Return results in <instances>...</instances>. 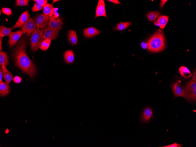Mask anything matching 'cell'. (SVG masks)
<instances>
[{"label": "cell", "instance_id": "24", "mask_svg": "<svg viewBox=\"0 0 196 147\" xmlns=\"http://www.w3.org/2000/svg\"><path fill=\"white\" fill-rule=\"evenodd\" d=\"M52 40V39H44L40 47L41 50L44 51L47 50L50 45Z\"/></svg>", "mask_w": 196, "mask_h": 147}, {"label": "cell", "instance_id": "7", "mask_svg": "<svg viewBox=\"0 0 196 147\" xmlns=\"http://www.w3.org/2000/svg\"><path fill=\"white\" fill-rule=\"evenodd\" d=\"M36 28L37 27L35 19L30 17L24 24L21 27V31L24 34L27 33L28 36H30Z\"/></svg>", "mask_w": 196, "mask_h": 147}, {"label": "cell", "instance_id": "33", "mask_svg": "<svg viewBox=\"0 0 196 147\" xmlns=\"http://www.w3.org/2000/svg\"><path fill=\"white\" fill-rule=\"evenodd\" d=\"M161 147H182V146L181 145L175 142L173 144L170 145L168 146H160Z\"/></svg>", "mask_w": 196, "mask_h": 147}, {"label": "cell", "instance_id": "12", "mask_svg": "<svg viewBox=\"0 0 196 147\" xmlns=\"http://www.w3.org/2000/svg\"><path fill=\"white\" fill-rule=\"evenodd\" d=\"M100 16H103L107 18L104 0L99 1L96 10L95 18Z\"/></svg>", "mask_w": 196, "mask_h": 147}, {"label": "cell", "instance_id": "15", "mask_svg": "<svg viewBox=\"0 0 196 147\" xmlns=\"http://www.w3.org/2000/svg\"><path fill=\"white\" fill-rule=\"evenodd\" d=\"M3 77L6 83L9 84L13 79V76L10 72L8 70L6 66H2Z\"/></svg>", "mask_w": 196, "mask_h": 147}, {"label": "cell", "instance_id": "5", "mask_svg": "<svg viewBox=\"0 0 196 147\" xmlns=\"http://www.w3.org/2000/svg\"><path fill=\"white\" fill-rule=\"evenodd\" d=\"M171 88L175 97H182L187 100L190 101L185 90L181 88L180 83L177 80L172 85Z\"/></svg>", "mask_w": 196, "mask_h": 147}, {"label": "cell", "instance_id": "30", "mask_svg": "<svg viewBox=\"0 0 196 147\" xmlns=\"http://www.w3.org/2000/svg\"><path fill=\"white\" fill-rule=\"evenodd\" d=\"M2 11L3 13L8 16H10L12 14L11 10L8 8H3L2 9Z\"/></svg>", "mask_w": 196, "mask_h": 147}, {"label": "cell", "instance_id": "4", "mask_svg": "<svg viewBox=\"0 0 196 147\" xmlns=\"http://www.w3.org/2000/svg\"><path fill=\"white\" fill-rule=\"evenodd\" d=\"M186 91L190 101H196V82L194 81H190L185 86L184 88Z\"/></svg>", "mask_w": 196, "mask_h": 147}, {"label": "cell", "instance_id": "32", "mask_svg": "<svg viewBox=\"0 0 196 147\" xmlns=\"http://www.w3.org/2000/svg\"><path fill=\"white\" fill-rule=\"evenodd\" d=\"M59 10L57 8H54L53 10V16L55 18H58L60 16L59 13L57 12Z\"/></svg>", "mask_w": 196, "mask_h": 147}, {"label": "cell", "instance_id": "2", "mask_svg": "<svg viewBox=\"0 0 196 147\" xmlns=\"http://www.w3.org/2000/svg\"><path fill=\"white\" fill-rule=\"evenodd\" d=\"M147 43L148 48L150 51L157 52L162 51L165 46L163 31L159 30L150 39Z\"/></svg>", "mask_w": 196, "mask_h": 147}, {"label": "cell", "instance_id": "35", "mask_svg": "<svg viewBox=\"0 0 196 147\" xmlns=\"http://www.w3.org/2000/svg\"><path fill=\"white\" fill-rule=\"evenodd\" d=\"M1 67V68H0V83L2 82V79L3 77V71L2 70Z\"/></svg>", "mask_w": 196, "mask_h": 147}, {"label": "cell", "instance_id": "14", "mask_svg": "<svg viewBox=\"0 0 196 147\" xmlns=\"http://www.w3.org/2000/svg\"><path fill=\"white\" fill-rule=\"evenodd\" d=\"M153 115V112L150 108L147 107L144 110L141 117V121L144 123H146L149 121Z\"/></svg>", "mask_w": 196, "mask_h": 147}, {"label": "cell", "instance_id": "22", "mask_svg": "<svg viewBox=\"0 0 196 147\" xmlns=\"http://www.w3.org/2000/svg\"><path fill=\"white\" fill-rule=\"evenodd\" d=\"M180 74L184 77L188 78H190L192 75L188 68L185 66H182L179 69Z\"/></svg>", "mask_w": 196, "mask_h": 147}, {"label": "cell", "instance_id": "3", "mask_svg": "<svg viewBox=\"0 0 196 147\" xmlns=\"http://www.w3.org/2000/svg\"><path fill=\"white\" fill-rule=\"evenodd\" d=\"M44 30L35 29L32 34L30 38L32 50L36 52L39 50L44 39Z\"/></svg>", "mask_w": 196, "mask_h": 147}, {"label": "cell", "instance_id": "13", "mask_svg": "<svg viewBox=\"0 0 196 147\" xmlns=\"http://www.w3.org/2000/svg\"><path fill=\"white\" fill-rule=\"evenodd\" d=\"M102 32L93 27L86 28L83 31L84 35L86 38H91L96 36Z\"/></svg>", "mask_w": 196, "mask_h": 147}, {"label": "cell", "instance_id": "6", "mask_svg": "<svg viewBox=\"0 0 196 147\" xmlns=\"http://www.w3.org/2000/svg\"><path fill=\"white\" fill-rule=\"evenodd\" d=\"M37 29L44 30L48 28L49 18L44 14L38 15L35 18Z\"/></svg>", "mask_w": 196, "mask_h": 147}, {"label": "cell", "instance_id": "28", "mask_svg": "<svg viewBox=\"0 0 196 147\" xmlns=\"http://www.w3.org/2000/svg\"><path fill=\"white\" fill-rule=\"evenodd\" d=\"M43 7L37 3L34 4L33 7L32 8V11L33 12H37L42 10Z\"/></svg>", "mask_w": 196, "mask_h": 147}, {"label": "cell", "instance_id": "11", "mask_svg": "<svg viewBox=\"0 0 196 147\" xmlns=\"http://www.w3.org/2000/svg\"><path fill=\"white\" fill-rule=\"evenodd\" d=\"M23 34L24 33L21 30L11 32L9 35V45L11 47L15 46Z\"/></svg>", "mask_w": 196, "mask_h": 147}, {"label": "cell", "instance_id": "31", "mask_svg": "<svg viewBox=\"0 0 196 147\" xmlns=\"http://www.w3.org/2000/svg\"><path fill=\"white\" fill-rule=\"evenodd\" d=\"M22 81L21 78L19 76H16L13 79V81L15 84H19Z\"/></svg>", "mask_w": 196, "mask_h": 147}, {"label": "cell", "instance_id": "39", "mask_svg": "<svg viewBox=\"0 0 196 147\" xmlns=\"http://www.w3.org/2000/svg\"><path fill=\"white\" fill-rule=\"evenodd\" d=\"M2 38H0V45H1V47H0V52H1V53L3 52H2Z\"/></svg>", "mask_w": 196, "mask_h": 147}, {"label": "cell", "instance_id": "17", "mask_svg": "<svg viewBox=\"0 0 196 147\" xmlns=\"http://www.w3.org/2000/svg\"><path fill=\"white\" fill-rule=\"evenodd\" d=\"M54 8L52 4H47L43 7V14L48 17H53Z\"/></svg>", "mask_w": 196, "mask_h": 147}, {"label": "cell", "instance_id": "41", "mask_svg": "<svg viewBox=\"0 0 196 147\" xmlns=\"http://www.w3.org/2000/svg\"><path fill=\"white\" fill-rule=\"evenodd\" d=\"M59 1V0H53V2L52 3H53V4L55 2L58 1Z\"/></svg>", "mask_w": 196, "mask_h": 147}, {"label": "cell", "instance_id": "21", "mask_svg": "<svg viewBox=\"0 0 196 147\" xmlns=\"http://www.w3.org/2000/svg\"><path fill=\"white\" fill-rule=\"evenodd\" d=\"M131 22L127 21L125 22H121L118 23L114 28V30L123 31L128 28L131 24Z\"/></svg>", "mask_w": 196, "mask_h": 147}, {"label": "cell", "instance_id": "29", "mask_svg": "<svg viewBox=\"0 0 196 147\" xmlns=\"http://www.w3.org/2000/svg\"><path fill=\"white\" fill-rule=\"evenodd\" d=\"M33 1L43 7L47 4L48 2L47 0H34Z\"/></svg>", "mask_w": 196, "mask_h": 147}, {"label": "cell", "instance_id": "38", "mask_svg": "<svg viewBox=\"0 0 196 147\" xmlns=\"http://www.w3.org/2000/svg\"><path fill=\"white\" fill-rule=\"evenodd\" d=\"M191 79L195 81H196V72L195 71H194L193 73V75L192 76Z\"/></svg>", "mask_w": 196, "mask_h": 147}, {"label": "cell", "instance_id": "37", "mask_svg": "<svg viewBox=\"0 0 196 147\" xmlns=\"http://www.w3.org/2000/svg\"><path fill=\"white\" fill-rule=\"evenodd\" d=\"M141 46L144 49H146L148 47V43L143 42L141 43Z\"/></svg>", "mask_w": 196, "mask_h": 147}, {"label": "cell", "instance_id": "27", "mask_svg": "<svg viewBox=\"0 0 196 147\" xmlns=\"http://www.w3.org/2000/svg\"><path fill=\"white\" fill-rule=\"evenodd\" d=\"M29 0H17L16 1V5L17 6H28Z\"/></svg>", "mask_w": 196, "mask_h": 147}, {"label": "cell", "instance_id": "10", "mask_svg": "<svg viewBox=\"0 0 196 147\" xmlns=\"http://www.w3.org/2000/svg\"><path fill=\"white\" fill-rule=\"evenodd\" d=\"M30 15L29 12L27 11L23 12L18 19L15 25L11 29L13 30L16 28L22 27L24 23L29 19Z\"/></svg>", "mask_w": 196, "mask_h": 147}, {"label": "cell", "instance_id": "9", "mask_svg": "<svg viewBox=\"0 0 196 147\" xmlns=\"http://www.w3.org/2000/svg\"><path fill=\"white\" fill-rule=\"evenodd\" d=\"M49 22L48 28H55L58 30L62 29L63 25L62 21L60 17L55 18L52 17L49 18Z\"/></svg>", "mask_w": 196, "mask_h": 147}, {"label": "cell", "instance_id": "8", "mask_svg": "<svg viewBox=\"0 0 196 147\" xmlns=\"http://www.w3.org/2000/svg\"><path fill=\"white\" fill-rule=\"evenodd\" d=\"M60 30L55 28H48L44 31L43 38L55 39L58 36Z\"/></svg>", "mask_w": 196, "mask_h": 147}, {"label": "cell", "instance_id": "1", "mask_svg": "<svg viewBox=\"0 0 196 147\" xmlns=\"http://www.w3.org/2000/svg\"><path fill=\"white\" fill-rule=\"evenodd\" d=\"M27 39L23 38L15 49L14 58L17 66L31 78L36 74V69L35 64L28 56L26 53Z\"/></svg>", "mask_w": 196, "mask_h": 147}, {"label": "cell", "instance_id": "20", "mask_svg": "<svg viewBox=\"0 0 196 147\" xmlns=\"http://www.w3.org/2000/svg\"><path fill=\"white\" fill-rule=\"evenodd\" d=\"M169 17L165 15L160 16L158 18L157 21L159 23V27L161 29H163L168 21Z\"/></svg>", "mask_w": 196, "mask_h": 147}, {"label": "cell", "instance_id": "42", "mask_svg": "<svg viewBox=\"0 0 196 147\" xmlns=\"http://www.w3.org/2000/svg\"><path fill=\"white\" fill-rule=\"evenodd\" d=\"M0 14H1V11L0 10Z\"/></svg>", "mask_w": 196, "mask_h": 147}, {"label": "cell", "instance_id": "25", "mask_svg": "<svg viewBox=\"0 0 196 147\" xmlns=\"http://www.w3.org/2000/svg\"><path fill=\"white\" fill-rule=\"evenodd\" d=\"M9 63L8 57L6 52L0 53V64L2 66H7Z\"/></svg>", "mask_w": 196, "mask_h": 147}, {"label": "cell", "instance_id": "18", "mask_svg": "<svg viewBox=\"0 0 196 147\" xmlns=\"http://www.w3.org/2000/svg\"><path fill=\"white\" fill-rule=\"evenodd\" d=\"M64 57L66 63L70 64L73 63L75 59L73 52L71 50L66 51L64 53Z\"/></svg>", "mask_w": 196, "mask_h": 147}, {"label": "cell", "instance_id": "19", "mask_svg": "<svg viewBox=\"0 0 196 147\" xmlns=\"http://www.w3.org/2000/svg\"><path fill=\"white\" fill-rule=\"evenodd\" d=\"M69 43L72 45H76L78 43V37L76 32L72 30L69 31L68 35Z\"/></svg>", "mask_w": 196, "mask_h": 147}, {"label": "cell", "instance_id": "36", "mask_svg": "<svg viewBox=\"0 0 196 147\" xmlns=\"http://www.w3.org/2000/svg\"><path fill=\"white\" fill-rule=\"evenodd\" d=\"M168 1L167 0H162L161 1L160 3V7L161 8H162L164 6L165 3Z\"/></svg>", "mask_w": 196, "mask_h": 147}, {"label": "cell", "instance_id": "40", "mask_svg": "<svg viewBox=\"0 0 196 147\" xmlns=\"http://www.w3.org/2000/svg\"><path fill=\"white\" fill-rule=\"evenodd\" d=\"M154 25L157 27H159V25L158 23V22L157 21H155L154 23Z\"/></svg>", "mask_w": 196, "mask_h": 147}, {"label": "cell", "instance_id": "16", "mask_svg": "<svg viewBox=\"0 0 196 147\" xmlns=\"http://www.w3.org/2000/svg\"><path fill=\"white\" fill-rule=\"evenodd\" d=\"M10 88L7 84L2 82L0 83V95L2 97H5L10 92Z\"/></svg>", "mask_w": 196, "mask_h": 147}, {"label": "cell", "instance_id": "23", "mask_svg": "<svg viewBox=\"0 0 196 147\" xmlns=\"http://www.w3.org/2000/svg\"><path fill=\"white\" fill-rule=\"evenodd\" d=\"M12 32V29L11 28H7L3 25L0 27V37L1 38L9 35Z\"/></svg>", "mask_w": 196, "mask_h": 147}, {"label": "cell", "instance_id": "26", "mask_svg": "<svg viewBox=\"0 0 196 147\" xmlns=\"http://www.w3.org/2000/svg\"><path fill=\"white\" fill-rule=\"evenodd\" d=\"M161 13L157 11L150 12L147 14V17L150 21H155Z\"/></svg>", "mask_w": 196, "mask_h": 147}, {"label": "cell", "instance_id": "34", "mask_svg": "<svg viewBox=\"0 0 196 147\" xmlns=\"http://www.w3.org/2000/svg\"><path fill=\"white\" fill-rule=\"evenodd\" d=\"M107 1L112 3L116 4H121L118 0H108Z\"/></svg>", "mask_w": 196, "mask_h": 147}]
</instances>
